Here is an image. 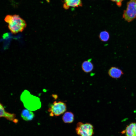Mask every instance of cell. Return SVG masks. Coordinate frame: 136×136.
I'll use <instances>...</instances> for the list:
<instances>
[{
    "mask_svg": "<svg viewBox=\"0 0 136 136\" xmlns=\"http://www.w3.org/2000/svg\"><path fill=\"white\" fill-rule=\"evenodd\" d=\"M4 20L8 24L9 29L13 34L22 32L26 26L25 21L18 15H7Z\"/></svg>",
    "mask_w": 136,
    "mask_h": 136,
    "instance_id": "1",
    "label": "cell"
},
{
    "mask_svg": "<svg viewBox=\"0 0 136 136\" xmlns=\"http://www.w3.org/2000/svg\"><path fill=\"white\" fill-rule=\"evenodd\" d=\"M123 18L128 22L136 18V0H130L128 2L126 9L124 11Z\"/></svg>",
    "mask_w": 136,
    "mask_h": 136,
    "instance_id": "2",
    "label": "cell"
},
{
    "mask_svg": "<svg viewBox=\"0 0 136 136\" xmlns=\"http://www.w3.org/2000/svg\"><path fill=\"white\" fill-rule=\"evenodd\" d=\"M76 133L79 136H92L94 133V128L89 123H77L75 129Z\"/></svg>",
    "mask_w": 136,
    "mask_h": 136,
    "instance_id": "3",
    "label": "cell"
},
{
    "mask_svg": "<svg viewBox=\"0 0 136 136\" xmlns=\"http://www.w3.org/2000/svg\"><path fill=\"white\" fill-rule=\"evenodd\" d=\"M67 109L66 104L62 101H54L48 110L50 116L53 117L60 115L65 112Z\"/></svg>",
    "mask_w": 136,
    "mask_h": 136,
    "instance_id": "4",
    "label": "cell"
},
{
    "mask_svg": "<svg viewBox=\"0 0 136 136\" xmlns=\"http://www.w3.org/2000/svg\"><path fill=\"white\" fill-rule=\"evenodd\" d=\"M126 136H136V123L132 122L127 125L121 132Z\"/></svg>",
    "mask_w": 136,
    "mask_h": 136,
    "instance_id": "5",
    "label": "cell"
},
{
    "mask_svg": "<svg viewBox=\"0 0 136 136\" xmlns=\"http://www.w3.org/2000/svg\"><path fill=\"white\" fill-rule=\"evenodd\" d=\"M108 73L110 77L115 79L120 78L124 74L122 70L115 67H112L110 68L108 71Z\"/></svg>",
    "mask_w": 136,
    "mask_h": 136,
    "instance_id": "6",
    "label": "cell"
},
{
    "mask_svg": "<svg viewBox=\"0 0 136 136\" xmlns=\"http://www.w3.org/2000/svg\"><path fill=\"white\" fill-rule=\"evenodd\" d=\"M82 4L81 0H64L63 7L66 9L69 7H77L82 6Z\"/></svg>",
    "mask_w": 136,
    "mask_h": 136,
    "instance_id": "7",
    "label": "cell"
},
{
    "mask_svg": "<svg viewBox=\"0 0 136 136\" xmlns=\"http://www.w3.org/2000/svg\"><path fill=\"white\" fill-rule=\"evenodd\" d=\"M91 61V59H90L84 61L82 63L81 67L84 72L86 73H89L93 70L94 66Z\"/></svg>",
    "mask_w": 136,
    "mask_h": 136,
    "instance_id": "8",
    "label": "cell"
},
{
    "mask_svg": "<svg viewBox=\"0 0 136 136\" xmlns=\"http://www.w3.org/2000/svg\"><path fill=\"white\" fill-rule=\"evenodd\" d=\"M15 116V114L5 111L2 105L0 103V117H4L8 120L13 121Z\"/></svg>",
    "mask_w": 136,
    "mask_h": 136,
    "instance_id": "9",
    "label": "cell"
},
{
    "mask_svg": "<svg viewBox=\"0 0 136 136\" xmlns=\"http://www.w3.org/2000/svg\"><path fill=\"white\" fill-rule=\"evenodd\" d=\"M21 115L23 119L26 121L32 120L34 117V114L32 112L26 109L22 111Z\"/></svg>",
    "mask_w": 136,
    "mask_h": 136,
    "instance_id": "10",
    "label": "cell"
},
{
    "mask_svg": "<svg viewBox=\"0 0 136 136\" xmlns=\"http://www.w3.org/2000/svg\"><path fill=\"white\" fill-rule=\"evenodd\" d=\"M63 121L65 123H71L73 122L74 120V115L71 112H65L62 117Z\"/></svg>",
    "mask_w": 136,
    "mask_h": 136,
    "instance_id": "11",
    "label": "cell"
},
{
    "mask_svg": "<svg viewBox=\"0 0 136 136\" xmlns=\"http://www.w3.org/2000/svg\"><path fill=\"white\" fill-rule=\"evenodd\" d=\"M100 39L102 41L105 42L108 41L110 38L109 33L106 30L101 32L99 35Z\"/></svg>",
    "mask_w": 136,
    "mask_h": 136,
    "instance_id": "12",
    "label": "cell"
},
{
    "mask_svg": "<svg viewBox=\"0 0 136 136\" xmlns=\"http://www.w3.org/2000/svg\"><path fill=\"white\" fill-rule=\"evenodd\" d=\"M112 1L115 2L116 3L117 5L119 6H120L122 5V1L123 0H111Z\"/></svg>",
    "mask_w": 136,
    "mask_h": 136,
    "instance_id": "13",
    "label": "cell"
}]
</instances>
